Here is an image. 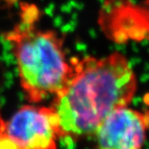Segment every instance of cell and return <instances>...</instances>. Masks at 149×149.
<instances>
[{
    "label": "cell",
    "mask_w": 149,
    "mask_h": 149,
    "mask_svg": "<svg viewBox=\"0 0 149 149\" xmlns=\"http://www.w3.org/2000/svg\"><path fill=\"white\" fill-rule=\"evenodd\" d=\"M0 148H10L4 133V121L0 118Z\"/></svg>",
    "instance_id": "obj_5"
},
{
    "label": "cell",
    "mask_w": 149,
    "mask_h": 149,
    "mask_svg": "<svg viewBox=\"0 0 149 149\" xmlns=\"http://www.w3.org/2000/svg\"><path fill=\"white\" fill-rule=\"evenodd\" d=\"M10 148H56L62 138L58 117L52 107L27 104L4 122Z\"/></svg>",
    "instance_id": "obj_3"
},
{
    "label": "cell",
    "mask_w": 149,
    "mask_h": 149,
    "mask_svg": "<svg viewBox=\"0 0 149 149\" xmlns=\"http://www.w3.org/2000/svg\"><path fill=\"white\" fill-rule=\"evenodd\" d=\"M149 128V112L119 107L102 121L93 138L106 149H137L143 146Z\"/></svg>",
    "instance_id": "obj_4"
},
{
    "label": "cell",
    "mask_w": 149,
    "mask_h": 149,
    "mask_svg": "<svg viewBox=\"0 0 149 149\" xmlns=\"http://www.w3.org/2000/svg\"><path fill=\"white\" fill-rule=\"evenodd\" d=\"M8 33L20 85L27 100L37 104L53 97L64 86L71 70L63 41L53 30L35 26L32 10Z\"/></svg>",
    "instance_id": "obj_2"
},
{
    "label": "cell",
    "mask_w": 149,
    "mask_h": 149,
    "mask_svg": "<svg viewBox=\"0 0 149 149\" xmlns=\"http://www.w3.org/2000/svg\"><path fill=\"white\" fill-rule=\"evenodd\" d=\"M136 90L135 74L121 53L71 59L69 77L51 105L62 137L93 136L108 114L129 104Z\"/></svg>",
    "instance_id": "obj_1"
}]
</instances>
